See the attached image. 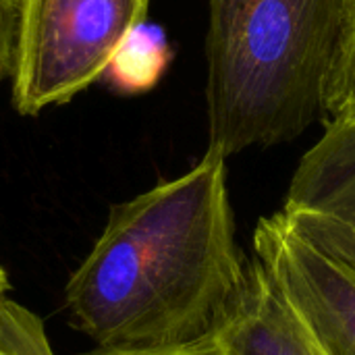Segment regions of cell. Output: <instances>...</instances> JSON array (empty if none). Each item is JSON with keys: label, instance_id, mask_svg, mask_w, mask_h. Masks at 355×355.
Wrapping results in <instances>:
<instances>
[{"label": "cell", "instance_id": "cell-3", "mask_svg": "<svg viewBox=\"0 0 355 355\" xmlns=\"http://www.w3.org/2000/svg\"><path fill=\"white\" fill-rule=\"evenodd\" d=\"M150 0H21L10 104L21 116L62 106L100 81Z\"/></svg>", "mask_w": 355, "mask_h": 355}, {"label": "cell", "instance_id": "cell-9", "mask_svg": "<svg viewBox=\"0 0 355 355\" xmlns=\"http://www.w3.org/2000/svg\"><path fill=\"white\" fill-rule=\"evenodd\" d=\"M339 112L355 114V0H347L343 35L327 104V116Z\"/></svg>", "mask_w": 355, "mask_h": 355}, {"label": "cell", "instance_id": "cell-11", "mask_svg": "<svg viewBox=\"0 0 355 355\" xmlns=\"http://www.w3.org/2000/svg\"><path fill=\"white\" fill-rule=\"evenodd\" d=\"M85 355H227V352L220 347L216 337L185 345V347H173V349H148V352H100L94 349Z\"/></svg>", "mask_w": 355, "mask_h": 355}, {"label": "cell", "instance_id": "cell-6", "mask_svg": "<svg viewBox=\"0 0 355 355\" xmlns=\"http://www.w3.org/2000/svg\"><path fill=\"white\" fill-rule=\"evenodd\" d=\"M216 341L227 355H318L256 260L248 289Z\"/></svg>", "mask_w": 355, "mask_h": 355}, {"label": "cell", "instance_id": "cell-1", "mask_svg": "<svg viewBox=\"0 0 355 355\" xmlns=\"http://www.w3.org/2000/svg\"><path fill=\"white\" fill-rule=\"evenodd\" d=\"M250 277L227 158L206 150L185 175L110 208L64 287V310L100 352L185 347L216 337Z\"/></svg>", "mask_w": 355, "mask_h": 355}, {"label": "cell", "instance_id": "cell-2", "mask_svg": "<svg viewBox=\"0 0 355 355\" xmlns=\"http://www.w3.org/2000/svg\"><path fill=\"white\" fill-rule=\"evenodd\" d=\"M347 0H208V152L297 139L327 119Z\"/></svg>", "mask_w": 355, "mask_h": 355}, {"label": "cell", "instance_id": "cell-8", "mask_svg": "<svg viewBox=\"0 0 355 355\" xmlns=\"http://www.w3.org/2000/svg\"><path fill=\"white\" fill-rule=\"evenodd\" d=\"M0 355H56L42 318L8 297L0 306Z\"/></svg>", "mask_w": 355, "mask_h": 355}, {"label": "cell", "instance_id": "cell-7", "mask_svg": "<svg viewBox=\"0 0 355 355\" xmlns=\"http://www.w3.org/2000/svg\"><path fill=\"white\" fill-rule=\"evenodd\" d=\"M168 56L162 29L141 23L116 50L102 79L123 94L146 92L164 73Z\"/></svg>", "mask_w": 355, "mask_h": 355}, {"label": "cell", "instance_id": "cell-5", "mask_svg": "<svg viewBox=\"0 0 355 355\" xmlns=\"http://www.w3.org/2000/svg\"><path fill=\"white\" fill-rule=\"evenodd\" d=\"M279 214L295 235L355 272V114L324 119Z\"/></svg>", "mask_w": 355, "mask_h": 355}, {"label": "cell", "instance_id": "cell-4", "mask_svg": "<svg viewBox=\"0 0 355 355\" xmlns=\"http://www.w3.org/2000/svg\"><path fill=\"white\" fill-rule=\"evenodd\" d=\"M256 262L318 355H355V272L295 235L281 214L260 218Z\"/></svg>", "mask_w": 355, "mask_h": 355}, {"label": "cell", "instance_id": "cell-12", "mask_svg": "<svg viewBox=\"0 0 355 355\" xmlns=\"http://www.w3.org/2000/svg\"><path fill=\"white\" fill-rule=\"evenodd\" d=\"M6 291H8V279H6L4 268L0 266V306H2V302H4V297H6Z\"/></svg>", "mask_w": 355, "mask_h": 355}, {"label": "cell", "instance_id": "cell-10", "mask_svg": "<svg viewBox=\"0 0 355 355\" xmlns=\"http://www.w3.org/2000/svg\"><path fill=\"white\" fill-rule=\"evenodd\" d=\"M21 0H0V85L10 79L17 54Z\"/></svg>", "mask_w": 355, "mask_h": 355}]
</instances>
